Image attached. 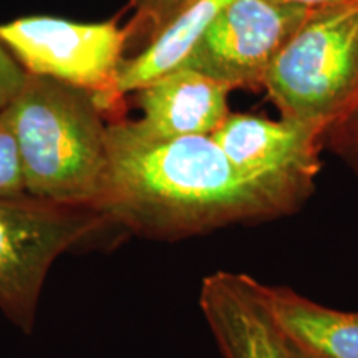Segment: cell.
<instances>
[{
	"label": "cell",
	"mask_w": 358,
	"mask_h": 358,
	"mask_svg": "<svg viewBox=\"0 0 358 358\" xmlns=\"http://www.w3.org/2000/svg\"><path fill=\"white\" fill-rule=\"evenodd\" d=\"M108 166L96 211L150 239L176 241L294 213L313 185L248 178L213 136L151 138L129 120L106 127Z\"/></svg>",
	"instance_id": "1"
},
{
	"label": "cell",
	"mask_w": 358,
	"mask_h": 358,
	"mask_svg": "<svg viewBox=\"0 0 358 358\" xmlns=\"http://www.w3.org/2000/svg\"><path fill=\"white\" fill-rule=\"evenodd\" d=\"M0 113L19 148L27 194L96 209L108 166V124L92 93L27 73Z\"/></svg>",
	"instance_id": "2"
},
{
	"label": "cell",
	"mask_w": 358,
	"mask_h": 358,
	"mask_svg": "<svg viewBox=\"0 0 358 358\" xmlns=\"http://www.w3.org/2000/svg\"><path fill=\"white\" fill-rule=\"evenodd\" d=\"M358 83V0L315 8L280 48L262 87L282 118L329 127Z\"/></svg>",
	"instance_id": "3"
},
{
	"label": "cell",
	"mask_w": 358,
	"mask_h": 358,
	"mask_svg": "<svg viewBox=\"0 0 358 358\" xmlns=\"http://www.w3.org/2000/svg\"><path fill=\"white\" fill-rule=\"evenodd\" d=\"M106 224L108 219L93 208L27 192L0 196V308L13 324L32 330L52 264Z\"/></svg>",
	"instance_id": "4"
},
{
	"label": "cell",
	"mask_w": 358,
	"mask_h": 358,
	"mask_svg": "<svg viewBox=\"0 0 358 358\" xmlns=\"http://www.w3.org/2000/svg\"><path fill=\"white\" fill-rule=\"evenodd\" d=\"M0 42L27 73L82 88L95 96L111 122L122 118L118 75L128 37L115 22L80 24L55 17H25L0 25Z\"/></svg>",
	"instance_id": "5"
},
{
	"label": "cell",
	"mask_w": 358,
	"mask_h": 358,
	"mask_svg": "<svg viewBox=\"0 0 358 358\" xmlns=\"http://www.w3.org/2000/svg\"><path fill=\"white\" fill-rule=\"evenodd\" d=\"M310 8L277 0H232L209 24L181 66L236 88H259L280 48Z\"/></svg>",
	"instance_id": "6"
},
{
	"label": "cell",
	"mask_w": 358,
	"mask_h": 358,
	"mask_svg": "<svg viewBox=\"0 0 358 358\" xmlns=\"http://www.w3.org/2000/svg\"><path fill=\"white\" fill-rule=\"evenodd\" d=\"M325 128L322 123L229 113L213 140L244 176L313 185L320 171Z\"/></svg>",
	"instance_id": "7"
},
{
	"label": "cell",
	"mask_w": 358,
	"mask_h": 358,
	"mask_svg": "<svg viewBox=\"0 0 358 358\" xmlns=\"http://www.w3.org/2000/svg\"><path fill=\"white\" fill-rule=\"evenodd\" d=\"M199 306L224 358H289L284 335L250 275L214 272L201 284Z\"/></svg>",
	"instance_id": "8"
},
{
	"label": "cell",
	"mask_w": 358,
	"mask_h": 358,
	"mask_svg": "<svg viewBox=\"0 0 358 358\" xmlns=\"http://www.w3.org/2000/svg\"><path fill=\"white\" fill-rule=\"evenodd\" d=\"M229 85L178 66L136 90L143 116L134 124L151 138L213 136L229 116Z\"/></svg>",
	"instance_id": "9"
},
{
	"label": "cell",
	"mask_w": 358,
	"mask_h": 358,
	"mask_svg": "<svg viewBox=\"0 0 358 358\" xmlns=\"http://www.w3.org/2000/svg\"><path fill=\"white\" fill-rule=\"evenodd\" d=\"M264 297L287 342L312 358H358V313L338 312L285 287L264 285Z\"/></svg>",
	"instance_id": "10"
},
{
	"label": "cell",
	"mask_w": 358,
	"mask_h": 358,
	"mask_svg": "<svg viewBox=\"0 0 358 358\" xmlns=\"http://www.w3.org/2000/svg\"><path fill=\"white\" fill-rule=\"evenodd\" d=\"M232 0H196L155 42L124 58L118 75V92L124 96L164 73L181 66L209 24Z\"/></svg>",
	"instance_id": "11"
},
{
	"label": "cell",
	"mask_w": 358,
	"mask_h": 358,
	"mask_svg": "<svg viewBox=\"0 0 358 358\" xmlns=\"http://www.w3.org/2000/svg\"><path fill=\"white\" fill-rule=\"evenodd\" d=\"M196 0H129L133 17L124 27L128 45L155 42Z\"/></svg>",
	"instance_id": "12"
},
{
	"label": "cell",
	"mask_w": 358,
	"mask_h": 358,
	"mask_svg": "<svg viewBox=\"0 0 358 358\" xmlns=\"http://www.w3.org/2000/svg\"><path fill=\"white\" fill-rule=\"evenodd\" d=\"M322 145L358 176V83L343 108L325 128Z\"/></svg>",
	"instance_id": "13"
},
{
	"label": "cell",
	"mask_w": 358,
	"mask_h": 358,
	"mask_svg": "<svg viewBox=\"0 0 358 358\" xmlns=\"http://www.w3.org/2000/svg\"><path fill=\"white\" fill-rule=\"evenodd\" d=\"M25 194L24 171L13 133L0 113V196Z\"/></svg>",
	"instance_id": "14"
},
{
	"label": "cell",
	"mask_w": 358,
	"mask_h": 358,
	"mask_svg": "<svg viewBox=\"0 0 358 358\" xmlns=\"http://www.w3.org/2000/svg\"><path fill=\"white\" fill-rule=\"evenodd\" d=\"M27 71L8 48L0 42V111L7 106L12 96L19 92Z\"/></svg>",
	"instance_id": "15"
},
{
	"label": "cell",
	"mask_w": 358,
	"mask_h": 358,
	"mask_svg": "<svg viewBox=\"0 0 358 358\" xmlns=\"http://www.w3.org/2000/svg\"><path fill=\"white\" fill-rule=\"evenodd\" d=\"M277 2L287 3V6H297L303 8H310V10H315V8L335 6V3L347 2V0H277Z\"/></svg>",
	"instance_id": "16"
},
{
	"label": "cell",
	"mask_w": 358,
	"mask_h": 358,
	"mask_svg": "<svg viewBox=\"0 0 358 358\" xmlns=\"http://www.w3.org/2000/svg\"><path fill=\"white\" fill-rule=\"evenodd\" d=\"M285 342H287V340H285ZM287 348H289V358H312V357H308L307 353H303L301 348L292 345L290 342H287Z\"/></svg>",
	"instance_id": "17"
}]
</instances>
